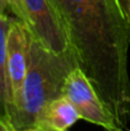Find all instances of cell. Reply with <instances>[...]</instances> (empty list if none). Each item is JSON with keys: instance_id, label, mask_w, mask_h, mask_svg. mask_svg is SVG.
I'll use <instances>...</instances> for the list:
<instances>
[{"instance_id": "cell-1", "label": "cell", "mask_w": 130, "mask_h": 131, "mask_svg": "<svg viewBox=\"0 0 130 131\" xmlns=\"http://www.w3.org/2000/svg\"><path fill=\"white\" fill-rule=\"evenodd\" d=\"M78 66L117 126L130 120V23L119 0H52Z\"/></svg>"}, {"instance_id": "cell-2", "label": "cell", "mask_w": 130, "mask_h": 131, "mask_svg": "<svg viewBox=\"0 0 130 131\" xmlns=\"http://www.w3.org/2000/svg\"><path fill=\"white\" fill-rule=\"evenodd\" d=\"M77 66L78 61L72 47L64 52H55L31 33L28 68L13 103L9 125L15 130L37 129L43 110L64 94L66 78Z\"/></svg>"}, {"instance_id": "cell-3", "label": "cell", "mask_w": 130, "mask_h": 131, "mask_svg": "<svg viewBox=\"0 0 130 131\" xmlns=\"http://www.w3.org/2000/svg\"><path fill=\"white\" fill-rule=\"evenodd\" d=\"M63 95L74 104L82 120L98 125L106 131H116L120 129L112 113L108 111L93 84L79 66L73 69L68 75Z\"/></svg>"}, {"instance_id": "cell-4", "label": "cell", "mask_w": 130, "mask_h": 131, "mask_svg": "<svg viewBox=\"0 0 130 131\" xmlns=\"http://www.w3.org/2000/svg\"><path fill=\"white\" fill-rule=\"evenodd\" d=\"M22 4L27 27L38 41L55 52L70 48L66 31L52 0H22Z\"/></svg>"}, {"instance_id": "cell-5", "label": "cell", "mask_w": 130, "mask_h": 131, "mask_svg": "<svg viewBox=\"0 0 130 131\" xmlns=\"http://www.w3.org/2000/svg\"><path fill=\"white\" fill-rule=\"evenodd\" d=\"M29 41H31V31L28 29V27L19 19L12 18L6 40L8 75H9L10 95H12V107L21 92L22 84L26 78L28 68Z\"/></svg>"}, {"instance_id": "cell-6", "label": "cell", "mask_w": 130, "mask_h": 131, "mask_svg": "<svg viewBox=\"0 0 130 131\" xmlns=\"http://www.w3.org/2000/svg\"><path fill=\"white\" fill-rule=\"evenodd\" d=\"M81 118L79 112L74 104L65 97L61 95L50 102L40 116L37 129L38 130H69Z\"/></svg>"}, {"instance_id": "cell-7", "label": "cell", "mask_w": 130, "mask_h": 131, "mask_svg": "<svg viewBox=\"0 0 130 131\" xmlns=\"http://www.w3.org/2000/svg\"><path fill=\"white\" fill-rule=\"evenodd\" d=\"M12 18L8 14H0V120L9 125L12 95L8 75V56H6V40Z\"/></svg>"}, {"instance_id": "cell-8", "label": "cell", "mask_w": 130, "mask_h": 131, "mask_svg": "<svg viewBox=\"0 0 130 131\" xmlns=\"http://www.w3.org/2000/svg\"><path fill=\"white\" fill-rule=\"evenodd\" d=\"M6 12L13 13L17 19L27 26V15L22 0H0V14H6Z\"/></svg>"}, {"instance_id": "cell-9", "label": "cell", "mask_w": 130, "mask_h": 131, "mask_svg": "<svg viewBox=\"0 0 130 131\" xmlns=\"http://www.w3.org/2000/svg\"><path fill=\"white\" fill-rule=\"evenodd\" d=\"M119 3H120V6L123 9V13H124L125 18L130 23V0H119Z\"/></svg>"}, {"instance_id": "cell-10", "label": "cell", "mask_w": 130, "mask_h": 131, "mask_svg": "<svg viewBox=\"0 0 130 131\" xmlns=\"http://www.w3.org/2000/svg\"><path fill=\"white\" fill-rule=\"evenodd\" d=\"M0 131H38V129L33 127V129H24V130H15L10 125H8L6 122H4L3 120H0Z\"/></svg>"}, {"instance_id": "cell-11", "label": "cell", "mask_w": 130, "mask_h": 131, "mask_svg": "<svg viewBox=\"0 0 130 131\" xmlns=\"http://www.w3.org/2000/svg\"><path fill=\"white\" fill-rule=\"evenodd\" d=\"M38 131H56V130H38ZM64 131H70V130H64Z\"/></svg>"}, {"instance_id": "cell-12", "label": "cell", "mask_w": 130, "mask_h": 131, "mask_svg": "<svg viewBox=\"0 0 130 131\" xmlns=\"http://www.w3.org/2000/svg\"><path fill=\"white\" fill-rule=\"evenodd\" d=\"M116 131H126L125 129H119V130H116Z\"/></svg>"}]
</instances>
